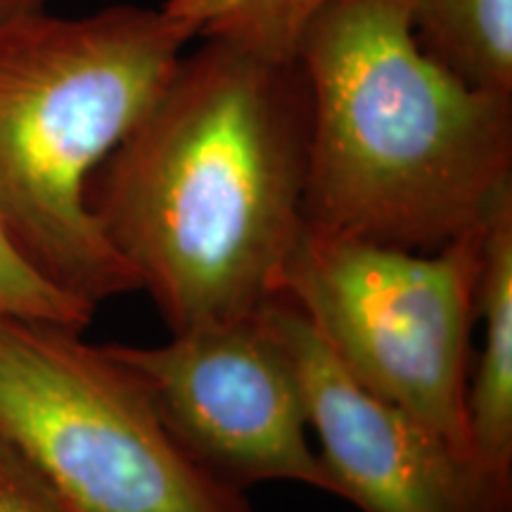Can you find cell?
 I'll list each match as a JSON object with an SVG mask.
<instances>
[{
	"mask_svg": "<svg viewBox=\"0 0 512 512\" xmlns=\"http://www.w3.org/2000/svg\"><path fill=\"white\" fill-rule=\"evenodd\" d=\"M311 102L299 60L207 36L88 183V207L171 332L283 294L304 228Z\"/></svg>",
	"mask_w": 512,
	"mask_h": 512,
	"instance_id": "cell-1",
	"label": "cell"
},
{
	"mask_svg": "<svg viewBox=\"0 0 512 512\" xmlns=\"http://www.w3.org/2000/svg\"><path fill=\"white\" fill-rule=\"evenodd\" d=\"M297 60L311 102L309 226L430 252L512 192V95L434 60L411 0H330Z\"/></svg>",
	"mask_w": 512,
	"mask_h": 512,
	"instance_id": "cell-2",
	"label": "cell"
},
{
	"mask_svg": "<svg viewBox=\"0 0 512 512\" xmlns=\"http://www.w3.org/2000/svg\"><path fill=\"white\" fill-rule=\"evenodd\" d=\"M195 36L138 5L0 22V221L38 271L93 309L138 283L102 235L88 183Z\"/></svg>",
	"mask_w": 512,
	"mask_h": 512,
	"instance_id": "cell-3",
	"label": "cell"
},
{
	"mask_svg": "<svg viewBox=\"0 0 512 512\" xmlns=\"http://www.w3.org/2000/svg\"><path fill=\"white\" fill-rule=\"evenodd\" d=\"M484 228L486 219L422 252L304 223L283 278V297L309 318L339 366L467 458Z\"/></svg>",
	"mask_w": 512,
	"mask_h": 512,
	"instance_id": "cell-4",
	"label": "cell"
},
{
	"mask_svg": "<svg viewBox=\"0 0 512 512\" xmlns=\"http://www.w3.org/2000/svg\"><path fill=\"white\" fill-rule=\"evenodd\" d=\"M0 432L60 512H254L81 330L0 318Z\"/></svg>",
	"mask_w": 512,
	"mask_h": 512,
	"instance_id": "cell-5",
	"label": "cell"
},
{
	"mask_svg": "<svg viewBox=\"0 0 512 512\" xmlns=\"http://www.w3.org/2000/svg\"><path fill=\"white\" fill-rule=\"evenodd\" d=\"M133 377L183 451L219 482H297L335 496L297 375L261 318L171 332L155 347L102 344Z\"/></svg>",
	"mask_w": 512,
	"mask_h": 512,
	"instance_id": "cell-6",
	"label": "cell"
},
{
	"mask_svg": "<svg viewBox=\"0 0 512 512\" xmlns=\"http://www.w3.org/2000/svg\"><path fill=\"white\" fill-rule=\"evenodd\" d=\"M261 318L297 375L335 496L363 512H512V489L396 403L358 384L290 299Z\"/></svg>",
	"mask_w": 512,
	"mask_h": 512,
	"instance_id": "cell-7",
	"label": "cell"
},
{
	"mask_svg": "<svg viewBox=\"0 0 512 512\" xmlns=\"http://www.w3.org/2000/svg\"><path fill=\"white\" fill-rule=\"evenodd\" d=\"M477 323L484 335L467 382V444L482 472L512 489V192L486 216Z\"/></svg>",
	"mask_w": 512,
	"mask_h": 512,
	"instance_id": "cell-8",
	"label": "cell"
},
{
	"mask_svg": "<svg viewBox=\"0 0 512 512\" xmlns=\"http://www.w3.org/2000/svg\"><path fill=\"white\" fill-rule=\"evenodd\" d=\"M411 17L434 60L470 86L512 95V0H411Z\"/></svg>",
	"mask_w": 512,
	"mask_h": 512,
	"instance_id": "cell-9",
	"label": "cell"
},
{
	"mask_svg": "<svg viewBox=\"0 0 512 512\" xmlns=\"http://www.w3.org/2000/svg\"><path fill=\"white\" fill-rule=\"evenodd\" d=\"M330 0H166L162 10L197 36H214L268 60H297L306 27Z\"/></svg>",
	"mask_w": 512,
	"mask_h": 512,
	"instance_id": "cell-10",
	"label": "cell"
},
{
	"mask_svg": "<svg viewBox=\"0 0 512 512\" xmlns=\"http://www.w3.org/2000/svg\"><path fill=\"white\" fill-rule=\"evenodd\" d=\"M95 309L48 280L19 252L0 221V318L50 323L81 330L91 323Z\"/></svg>",
	"mask_w": 512,
	"mask_h": 512,
	"instance_id": "cell-11",
	"label": "cell"
},
{
	"mask_svg": "<svg viewBox=\"0 0 512 512\" xmlns=\"http://www.w3.org/2000/svg\"><path fill=\"white\" fill-rule=\"evenodd\" d=\"M0 512H60L34 467L3 432H0Z\"/></svg>",
	"mask_w": 512,
	"mask_h": 512,
	"instance_id": "cell-12",
	"label": "cell"
},
{
	"mask_svg": "<svg viewBox=\"0 0 512 512\" xmlns=\"http://www.w3.org/2000/svg\"><path fill=\"white\" fill-rule=\"evenodd\" d=\"M48 3L50 0H0V22L17 15H27V12L48 10Z\"/></svg>",
	"mask_w": 512,
	"mask_h": 512,
	"instance_id": "cell-13",
	"label": "cell"
}]
</instances>
